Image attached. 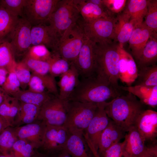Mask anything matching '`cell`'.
Returning a JSON list of instances; mask_svg holds the SVG:
<instances>
[{
    "label": "cell",
    "instance_id": "cell-1",
    "mask_svg": "<svg viewBox=\"0 0 157 157\" xmlns=\"http://www.w3.org/2000/svg\"><path fill=\"white\" fill-rule=\"evenodd\" d=\"M120 95L118 90L95 74L79 80L68 100L98 104Z\"/></svg>",
    "mask_w": 157,
    "mask_h": 157
},
{
    "label": "cell",
    "instance_id": "cell-2",
    "mask_svg": "<svg viewBox=\"0 0 157 157\" xmlns=\"http://www.w3.org/2000/svg\"><path fill=\"white\" fill-rule=\"evenodd\" d=\"M144 104L131 93L117 96L109 102H105V110L112 120L127 132L134 126Z\"/></svg>",
    "mask_w": 157,
    "mask_h": 157
},
{
    "label": "cell",
    "instance_id": "cell-3",
    "mask_svg": "<svg viewBox=\"0 0 157 157\" xmlns=\"http://www.w3.org/2000/svg\"><path fill=\"white\" fill-rule=\"evenodd\" d=\"M116 42L113 41L102 44L95 43V74L119 90V56L118 44Z\"/></svg>",
    "mask_w": 157,
    "mask_h": 157
},
{
    "label": "cell",
    "instance_id": "cell-4",
    "mask_svg": "<svg viewBox=\"0 0 157 157\" xmlns=\"http://www.w3.org/2000/svg\"><path fill=\"white\" fill-rule=\"evenodd\" d=\"M81 17L65 32L53 52L70 63H73L87 38L85 33Z\"/></svg>",
    "mask_w": 157,
    "mask_h": 157
},
{
    "label": "cell",
    "instance_id": "cell-5",
    "mask_svg": "<svg viewBox=\"0 0 157 157\" xmlns=\"http://www.w3.org/2000/svg\"><path fill=\"white\" fill-rule=\"evenodd\" d=\"M64 126L69 132L85 133L97 108V104L67 101Z\"/></svg>",
    "mask_w": 157,
    "mask_h": 157
},
{
    "label": "cell",
    "instance_id": "cell-6",
    "mask_svg": "<svg viewBox=\"0 0 157 157\" xmlns=\"http://www.w3.org/2000/svg\"><path fill=\"white\" fill-rule=\"evenodd\" d=\"M81 17L73 0H59L48 23L59 40L66 30Z\"/></svg>",
    "mask_w": 157,
    "mask_h": 157
},
{
    "label": "cell",
    "instance_id": "cell-7",
    "mask_svg": "<svg viewBox=\"0 0 157 157\" xmlns=\"http://www.w3.org/2000/svg\"><path fill=\"white\" fill-rule=\"evenodd\" d=\"M116 22V18L112 15L90 22L83 19L82 25L87 38L96 43L102 44L115 41Z\"/></svg>",
    "mask_w": 157,
    "mask_h": 157
},
{
    "label": "cell",
    "instance_id": "cell-8",
    "mask_svg": "<svg viewBox=\"0 0 157 157\" xmlns=\"http://www.w3.org/2000/svg\"><path fill=\"white\" fill-rule=\"evenodd\" d=\"M32 26L24 18H19L7 38L15 58H23L32 46L31 34Z\"/></svg>",
    "mask_w": 157,
    "mask_h": 157
},
{
    "label": "cell",
    "instance_id": "cell-9",
    "mask_svg": "<svg viewBox=\"0 0 157 157\" xmlns=\"http://www.w3.org/2000/svg\"><path fill=\"white\" fill-rule=\"evenodd\" d=\"M59 0H26L24 17L32 26L47 24Z\"/></svg>",
    "mask_w": 157,
    "mask_h": 157
},
{
    "label": "cell",
    "instance_id": "cell-10",
    "mask_svg": "<svg viewBox=\"0 0 157 157\" xmlns=\"http://www.w3.org/2000/svg\"><path fill=\"white\" fill-rule=\"evenodd\" d=\"M67 102L58 96L53 97L40 107L37 120L46 125L64 126L67 117Z\"/></svg>",
    "mask_w": 157,
    "mask_h": 157
},
{
    "label": "cell",
    "instance_id": "cell-11",
    "mask_svg": "<svg viewBox=\"0 0 157 157\" xmlns=\"http://www.w3.org/2000/svg\"><path fill=\"white\" fill-rule=\"evenodd\" d=\"M68 135V131L63 126L46 125L39 148L42 151L41 153L50 155L65 149Z\"/></svg>",
    "mask_w": 157,
    "mask_h": 157
},
{
    "label": "cell",
    "instance_id": "cell-12",
    "mask_svg": "<svg viewBox=\"0 0 157 157\" xmlns=\"http://www.w3.org/2000/svg\"><path fill=\"white\" fill-rule=\"evenodd\" d=\"M95 43L87 38L82 47L76 58L73 63L79 76L82 78L95 74Z\"/></svg>",
    "mask_w": 157,
    "mask_h": 157
},
{
    "label": "cell",
    "instance_id": "cell-13",
    "mask_svg": "<svg viewBox=\"0 0 157 157\" xmlns=\"http://www.w3.org/2000/svg\"><path fill=\"white\" fill-rule=\"evenodd\" d=\"M105 102L97 104L94 115L85 132L97 152L101 133L110 121L105 110Z\"/></svg>",
    "mask_w": 157,
    "mask_h": 157
},
{
    "label": "cell",
    "instance_id": "cell-14",
    "mask_svg": "<svg viewBox=\"0 0 157 157\" xmlns=\"http://www.w3.org/2000/svg\"><path fill=\"white\" fill-rule=\"evenodd\" d=\"M134 126L144 138L145 142L156 144L157 137V112L143 109L139 113Z\"/></svg>",
    "mask_w": 157,
    "mask_h": 157
},
{
    "label": "cell",
    "instance_id": "cell-15",
    "mask_svg": "<svg viewBox=\"0 0 157 157\" xmlns=\"http://www.w3.org/2000/svg\"><path fill=\"white\" fill-rule=\"evenodd\" d=\"M118 50L119 56V79L128 86H131L137 77L136 62L132 56L119 44Z\"/></svg>",
    "mask_w": 157,
    "mask_h": 157
},
{
    "label": "cell",
    "instance_id": "cell-16",
    "mask_svg": "<svg viewBox=\"0 0 157 157\" xmlns=\"http://www.w3.org/2000/svg\"><path fill=\"white\" fill-rule=\"evenodd\" d=\"M46 126L44 122L37 120L15 128L18 139L25 140L37 150L41 145Z\"/></svg>",
    "mask_w": 157,
    "mask_h": 157
},
{
    "label": "cell",
    "instance_id": "cell-17",
    "mask_svg": "<svg viewBox=\"0 0 157 157\" xmlns=\"http://www.w3.org/2000/svg\"><path fill=\"white\" fill-rule=\"evenodd\" d=\"M84 133L69 131L65 149L72 157H97L89 146Z\"/></svg>",
    "mask_w": 157,
    "mask_h": 157
},
{
    "label": "cell",
    "instance_id": "cell-18",
    "mask_svg": "<svg viewBox=\"0 0 157 157\" xmlns=\"http://www.w3.org/2000/svg\"><path fill=\"white\" fill-rule=\"evenodd\" d=\"M32 46L43 45L51 51H55L59 39L53 31L47 24L32 26L31 29Z\"/></svg>",
    "mask_w": 157,
    "mask_h": 157
},
{
    "label": "cell",
    "instance_id": "cell-19",
    "mask_svg": "<svg viewBox=\"0 0 157 157\" xmlns=\"http://www.w3.org/2000/svg\"><path fill=\"white\" fill-rule=\"evenodd\" d=\"M125 132L111 119L102 132L97 151L99 157H103L106 151L124 138Z\"/></svg>",
    "mask_w": 157,
    "mask_h": 157
},
{
    "label": "cell",
    "instance_id": "cell-20",
    "mask_svg": "<svg viewBox=\"0 0 157 157\" xmlns=\"http://www.w3.org/2000/svg\"><path fill=\"white\" fill-rule=\"evenodd\" d=\"M154 31L143 22L135 25L129 40V48L136 60Z\"/></svg>",
    "mask_w": 157,
    "mask_h": 157
},
{
    "label": "cell",
    "instance_id": "cell-21",
    "mask_svg": "<svg viewBox=\"0 0 157 157\" xmlns=\"http://www.w3.org/2000/svg\"><path fill=\"white\" fill-rule=\"evenodd\" d=\"M28 89L39 93H47L58 96L55 78L50 74L40 75L31 73Z\"/></svg>",
    "mask_w": 157,
    "mask_h": 157
},
{
    "label": "cell",
    "instance_id": "cell-22",
    "mask_svg": "<svg viewBox=\"0 0 157 157\" xmlns=\"http://www.w3.org/2000/svg\"><path fill=\"white\" fill-rule=\"evenodd\" d=\"M79 75L73 63L66 72L61 76L58 83L59 88L58 97L65 101H68L71 94L78 84Z\"/></svg>",
    "mask_w": 157,
    "mask_h": 157
},
{
    "label": "cell",
    "instance_id": "cell-23",
    "mask_svg": "<svg viewBox=\"0 0 157 157\" xmlns=\"http://www.w3.org/2000/svg\"><path fill=\"white\" fill-rule=\"evenodd\" d=\"M127 132L124 141L126 153L128 157H138L145 149V141L134 126Z\"/></svg>",
    "mask_w": 157,
    "mask_h": 157
},
{
    "label": "cell",
    "instance_id": "cell-24",
    "mask_svg": "<svg viewBox=\"0 0 157 157\" xmlns=\"http://www.w3.org/2000/svg\"><path fill=\"white\" fill-rule=\"evenodd\" d=\"M119 89L128 92L138 98L144 105L153 108L157 106V86L150 87L142 85L119 86Z\"/></svg>",
    "mask_w": 157,
    "mask_h": 157
},
{
    "label": "cell",
    "instance_id": "cell-25",
    "mask_svg": "<svg viewBox=\"0 0 157 157\" xmlns=\"http://www.w3.org/2000/svg\"><path fill=\"white\" fill-rule=\"evenodd\" d=\"M80 15L86 22H90L112 15L104 7L92 3L88 0H73Z\"/></svg>",
    "mask_w": 157,
    "mask_h": 157
},
{
    "label": "cell",
    "instance_id": "cell-26",
    "mask_svg": "<svg viewBox=\"0 0 157 157\" xmlns=\"http://www.w3.org/2000/svg\"><path fill=\"white\" fill-rule=\"evenodd\" d=\"M116 18L115 41L118 42L119 46L123 47V44L129 39L135 23L125 11Z\"/></svg>",
    "mask_w": 157,
    "mask_h": 157
},
{
    "label": "cell",
    "instance_id": "cell-27",
    "mask_svg": "<svg viewBox=\"0 0 157 157\" xmlns=\"http://www.w3.org/2000/svg\"><path fill=\"white\" fill-rule=\"evenodd\" d=\"M157 33L154 32L136 60L138 68L155 64L157 58Z\"/></svg>",
    "mask_w": 157,
    "mask_h": 157
},
{
    "label": "cell",
    "instance_id": "cell-28",
    "mask_svg": "<svg viewBox=\"0 0 157 157\" xmlns=\"http://www.w3.org/2000/svg\"><path fill=\"white\" fill-rule=\"evenodd\" d=\"M40 107L35 105L20 102L17 114L15 118L13 127H17L37 121Z\"/></svg>",
    "mask_w": 157,
    "mask_h": 157
},
{
    "label": "cell",
    "instance_id": "cell-29",
    "mask_svg": "<svg viewBox=\"0 0 157 157\" xmlns=\"http://www.w3.org/2000/svg\"><path fill=\"white\" fill-rule=\"evenodd\" d=\"M55 96L47 93H39L29 89L20 90L12 96L19 102L31 104L40 107L46 102Z\"/></svg>",
    "mask_w": 157,
    "mask_h": 157
},
{
    "label": "cell",
    "instance_id": "cell-30",
    "mask_svg": "<svg viewBox=\"0 0 157 157\" xmlns=\"http://www.w3.org/2000/svg\"><path fill=\"white\" fill-rule=\"evenodd\" d=\"M124 11L128 13L135 25L142 24L147 11L148 0H130Z\"/></svg>",
    "mask_w": 157,
    "mask_h": 157
},
{
    "label": "cell",
    "instance_id": "cell-31",
    "mask_svg": "<svg viewBox=\"0 0 157 157\" xmlns=\"http://www.w3.org/2000/svg\"><path fill=\"white\" fill-rule=\"evenodd\" d=\"M20 102L7 94L3 103L0 105V115L10 126L13 127L15 118L19 108Z\"/></svg>",
    "mask_w": 157,
    "mask_h": 157
},
{
    "label": "cell",
    "instance_id": "cell-32",
    "mask_svg": "<svg viewBox=\"0 0 157 157\" xmlns=\"http://www.w3.org/2000/svg\"><path fill=\"white\" fill-rule=\"evenodd\" d=\"M16 63L8 38L0 39V67L6 68L8 72L14 68Z\"/></svg>",
    "mask_w": 157,
    "mask_h": 157
},
{
    "label": "cell",
    "instance_id": "cell-33",
    "mask_svg": "<svg viewBox=\"0 0 157 157\" xmlns=\"http://www.w3.org/2000/svg\"><path fill=\"white\" fill-rule=\"evenodd\" d=\"M135 85L153 87L157 86V66L156 65L138 68Z\"/></svg>",
    "mask_w": 157,
    "mask_h": 157
},
{
    "label": "cell",
    "instance_id": "cell-34",
    "mask_svg": "<svg viewBox=\"0 0 157 157\" xmlns=\"http://www.w3.org/2000/svg\"><path fill=\"white\" fill-rule=\"evenodd\" d=\"M19 18L0 5V39L7 38Z\"/></svg>",
    "mask_w": 157,
    "mask_h": 157
},
{
    "label": "cell",
    "instance_id": "cell-35",
    "mask_svg": "<svg viewBox=\"0 0 157 157\" xmlns=\"http://www.w3.org/2000/svg\"><path fill=\"white\" fill-rule=\"evenodd\" d=\"M51 53L47 61L50 65L49 74L54 78L60 77L69 70L71 63L61 58L56 53Z\"/></svg>",
    "mask_w": 157,
    "mask_h": 157
},
{
    "label": "cell",
    "instance_id": "cell-36",
    "mask_svg": "<svg viewBox=\"0 0 157 157\" xmlns=\"http://www.w3.org/2000/svg\"><path fill=\"white\" fill-rule=\"evenodd\" d=\"M18 139L15 127L9 126L0 133V152L10 155L11 149L16 141Z\"/></svg>",
    "mask_w": 157,
    "mask_h": 157
},
{
    "label": "cell",
    "instance_id": "cell-37",
    "mask_svg": "<svg viewBox=\"0 0 157 157\" xmlns=\"http://www.w3.org/2000/svg\"><path fill=\"white\" fill-rule=\"evenodd\" d=\"M36 151L32 144L18 139L13 145L10 155L13 157H31Z\"/></svg>",
    "mask_w": 157,
    "mask_h": 157
},
{
    "label": "cell",
    "instance_id": "cell-38",
    "mask_svg": "<svg viewBox=\"0 0 157 157\" xmlns=\"http://www.w3.org/2000/svg\"><path fill=\"white\" fill-rule=\"evenodd\" d=\"M21 62L24 63L32 73L40 75L49 74L50 65L46 61L34 60L24 57Z\"/></svg>",
    "mask_w": 157,
    "mask_h": 157
},
{
    "label": "cell",
    "instance_id": "cell-39",
    "mask_svg": "<svg viewBox=\"0 0 157 157\" xmlns=\"http://www.w3.org/2000/svg\"><path fill=\"white\" fill-rule=\"evenodd\" d=\"M26 0H0V5L13 15L24 17V8Z\"/></svg>",
    "mask_w": 157,
    "mask_h": 157
},
{
    "label": "cell",
    "instance_id": "cell-40",
    "mask_svg": "<svg viewBox=\"0 0 157 157\" xmlns=\"http://www.w3.org/2000/svg\"><path fill=\"white\" fill-rule=\"evenodd\" d=\"M144 24L154 32H157V0H148Z\"/></svg>",
    "mask_w": 157,
    "mask_h": 157
},
{
    "label": "cell",
    "instance_id": "cell-41",
    "mask_svg": "<svg viewBox=\"0 0 157 157\" xmlns=\"http://www.w3.org/2000/svg\"><path fill=\"white\" fill-rule=\"evenodd\" d=\"M14 71L19 82L20 88L25 90L28 86L31 73L28 68L22 62L17 63Z\"/></svg>",
    "mask_w": 157,
    "mask_h": 157
},
{
    "label": "cell",
    "instance_id": "cell-42",
    "mask_svg": "<svg viewBox=\"0 0 157 157\" xmlns=\"http://www.w3.org/2000/svg\"><path fill=\"white\" fill-rule=\"evenodd\" d=\"M51 54V52L44 45L33 46L31 47L24 57L47 62Z\"/></svg>",
    "mask_w": 157,
    "mask_h": 157
},
{
    "label": "cell",
    "instance_id": "cell-43",
    "mask_svg": "<svg viewBox=\"0 0 157 157\" xmlns=\"http://www.w3.org/2000/svg\"><path fill=\"white\" fill-rule=\"evenodd\" d=\"M1 87L7 94L11 96L21 90L20 83L14 69L9 72L4 83Z\"/></svg>",
    "mask_w": 157,
    "mask_h": 157
},
{
    "label": "cell",
    "instance_id": "cell-44",
    "mask_svg": "<svg viewBox=\"0 0 157 157\" xmlns=\"http://www.w3.org/2000/svg\"><path fill=\"white\" fill-rule=\"evenodd\" d=\"M126 0H103V6L110 15L120 13L125 7Z\"/></svg>",
    "mask_w": 157,
    "mask_h": 157
},
{
    "label": "cell",
    "instance_id": "cell-45",
    "mask_svg": "<svg viewBox=\"0 0 157 157\" xmlns=\"http://www.w3.org/2000/svg\"><path fill=\"white\" fill-rule=\"evenodd\" d=\"M124 145V141L113 145L106 151L103 157H128Z\"/></svg>",
    "mask_w": 157,
    "mask_h": 157
},
{
    "label": "cell",
    "instance_id": "cell-46",
    "mask_svg": "<svg viewBox=\"0 0 157 157\" xmlns=\"http://www.w3.org/2000/svg\"><path fill=\"white\" fill-rule=\"evenodd\" d=\"M138 157H157L156 144L146 146L143 152Z\"/></svg>",
    "mask_w": 157,
    "mask_h": 157
},
{
    "label": "cell",
    "instance_id": "cell-47",
    "mask_svg": "<svg viewBox=\"0 0 157 157\" xmlns=\"http://www.w3.org/2000/svg\"><path fill=\"white\" fill-rule=\"evenodd\" d=\"M9 72L5 68L0 67V86H1L4 83Z\"/></svg>",
    "mask_w": 157,
    "mask_h": 157
},
{
    "label": "cell",
    "instance_id": "cell-48",
    "mask_svg": "<svg viewBox=\"0 0 157 157\" xmlns=\"http://www.w3.org/2000/svg\"><path fill=\"white\" fill-rule=\"evenodd\" d=\"M48 156L49 157H72L65 149Z\"/></svg>",
    "mask_w": 157,
    "mask_h": 157
},
{
    "label": "cell",
    "instance_id": "cell-49",
    "mask_svg": "<svg viewBox=\"0 0 157 157\" xmlns=\"http://www.w3.org/2000/svg\"><path fill=\"white\" fill-rule=\"evenodd\" d=\"M9 126H10L7 121L0 115V133Z\"/></svg>",
    "mask_w": 157,
    "mask_h": 157
},
{
    "label": "cell",
    "instance_id": "cell-50",
    "mask_svg": "<svg viewBox=\"0 0 157 157\" xmlns=\"http://www.w3.org/2000/svg\"><path fill=\"white\" fill-rule=\"evenodd\" d=\"M7 94L0 86V105L4 101Z\"/></svg>",
    "mask_w": 157,
    "mask_h": 157
},
{
    "label": "cell",
    "instance_id": "cell-51",
    "mask_svg": "<svg viewBox=\"0 0 157 157\" xmlns=\"http://www.w3.org/2000/svg\"><path fill=\"white\" fill-rule=\"evenodd\" d=\"M31 157H49V156L46 154L36 151Z\"/></svg>",
    "mask_w": 157,
    "mask_h": 157
},
{
    "label": "cell",
    "instance_id": "cell-52",
    "mask_svg": "<svg viewBox=\"0 0 157 157\" xmlns=\"http://www.w3.org/2000/svg\"><path fill=\"white\" fill-rule=\"evenodd\" d=\"M88 1L94 4L104 7L103 0H88Z\"/></svg>",
    "mask_w": 157,
    "mask_h": 157
},
{
    "label": "cell",
    "instance_id": "cell-53",
    "mask_svg": "<svg viewBox=\"0 0 157 157\" xmlns=\"http://www.w3.org/2000/svg\"><path fill=\"white\" fill-rule=\"evenodd\" d=\"M0 157H13L10 155H4L2 154H0Z\"/></svg>",
    "mask_w": 157,
    "mask_h": 157
}]
</instances>
